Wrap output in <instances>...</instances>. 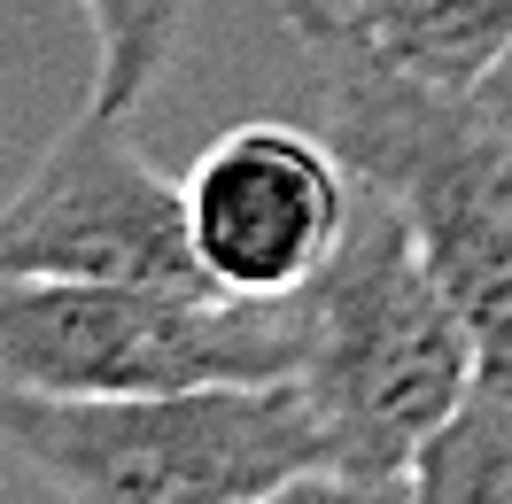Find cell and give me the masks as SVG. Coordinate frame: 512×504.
<instances>
[{
    "instance_id": "3",
    "label": "cell",
    "mask_w": 512,
    "mask_h": 504,
    "mask_svg": "<svg viewBox=\"0 0 512 504\" xmlns=\"http://www.w3.org/2000/svg\"><path fill=\"white\" fill-rule=\"evenodd\" d=\"M319 70V132L365 194L404 218L481 357L512 349V125L474 101L419 94L388 70L303 47Z\"/></svg>"
},
{
    "instance_id": "7",
    "label": "cell",
    "mask_w": 512,
    "mask_h": 504,
    "mask_svg": "<svg viewBox=\"0 0 512 504\" xmlns=\"http://www.w3.org/2000/svg\"><path fill=\"white\" fill-rule=\"evenodd\" d=\"M303 47H334L419 94L474 101L512 55V0H288Z\"/></svg>"
},
{
    "instance_id": "2",
    "label": "cell",
    "mask_w": 512,
    "mask_h": 504,
    "mask_svg": "<svg viewBox=\"0 0 512 504\" xmlns=\"http://www.w3.org/2000/svg\"><path fill=\"white\" fill-rule=\"evenodd\" d=\"M0 450L55 504H241L326 466L295 380H194L140 396L0 388Z\"/></svg>"
},
{
    "instance_id": "5",
    "label": "cell",
    "mask_w": 512,
    "mask_h": 504,
    "mask_svg": "<svg viewBox=\"0 0 512 504\" xmlns=\"http://www.w3.org/2000/svg\"><path fill=\"white\" fill-rule=\"evenodd\" d=\"M0 272L32 280H132L218 295L194 264L187 194L140 156L125 117L86 109L0 202Z\"/></svg>"
},
{
    "instance_id": "8",
    "label": "cell",
    "mask_w": 512,
    "mask_h": 504,
    "mask_svg": "<svg viewBox=\"0 0 512 504\" xmlns=\"http://www.w3.org/2000/svg\"><path fill=\"white\" fill-rule=\"evenodd\" d=\"M396 504H512V349L481 357L458 404L419 435Z\"/></svg>"
},
{
    "instance_id": "6",
    "label": "cell",
    "mask_w": 512,
    "mask_h": 504,
    "mask_svg": "<svg viewBox=\"0 0 512 504\" xmlns=\"http://www.w3.org/2000/svg\"><path fill=\"white\" fill-rule=\"evenodd\" d=\"M179 194H187L194 264L210 272L218 295H249V303H288L334 256L357 210V179L326 148V132L272 125V117L218 132L179 179Z\"/></svg>"
},
{
    "instance_id": "1",
    "label": "cell",
    "mask_w": 512,
    "mask_h": 504,
    "mask_svg": "<svg viewBox=\"0 0 512 504\" xmlns=\"http://www.w3.org/2000/svg\"><path fill=\"white\" fill-rule=\"evenodd\" d=\"M295 318V388L326 435V466L404 473L419 435L458 404L481 349L458 326L450 295L419 264L404 218L357 187L342 241L288 295Z\"/></svg>"
},
{
    "instance_id": "4",
    "label": "cell",
    "mask_w": 512,
    "mask_h": 504,
    "mask_svg": "<svg viewBox=\"0 0 512 504\" xmlns=\"http://www.w3.org/2000/svg\"><path fill=\"white\" fill-rule=\"evenodd\" d=\"M288 373H295L288 303L0 272V388H24V396H140V388L288 380Z\"/></svg>"
},
{
    "instance_id": "11",
    "label": "cell",
    "mask_w": 512,
    "mask_h": 504,
    "mask_svg": "<svg viewBox=\"0 0 512 504\" xmlns=\"http://www.w3.org/2000/svg\"><path fill=\"white\" fill-rule=\"evenodd\" d=\"M474 109H481V117H497V125H512V55H505L497 70H489V78H481Z\"/></svg>"
},
{
    "instance_id": "9",
    "label": "cell",
    "mask_w": 512,
    "mask_h": 504,
    "mask_svg": "<svg viewBox=\"0 0 512 504\" xmlns=\"http://www.w3.org/2000/svg\"><path fill=\"white\" fill-rule=\"evenodd\" d=\"M78 16L94 32V101L86 109L132 117L163 86V70L194 24V0H78Z\"/></svg>"
},
{
    "instance_id": "10",
    "label": "cell",
    "mask_w": 512,
    "mask_h": 504,
    "mask_svg": "<svg viewBox=\"0 0 512 504\" xmlns=\"http://www.w3.org/2000/svg\"><path fill=\"white\" fill-rule=\"evenodd\" d=\"M241 504H396V481L388 473H342V466H311L264 489V497H241Z\"/></svg>"
}]
</instances>
